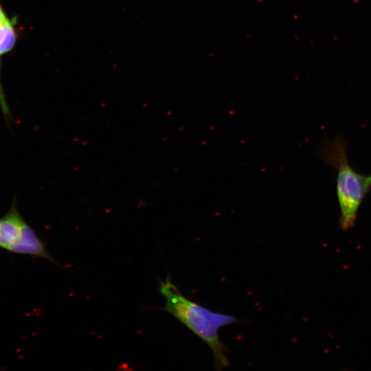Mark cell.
Wrapping results in <instances>:
<instances>
[{
	"instance_id": "cell-1",
	"label": "cell",
	"mask_w": 371,
	"mask_h": 371,
	"mask_svg": "<svg viewBox=\"0 0 371 371\" xmlns=\"http://www.w3.org/2000/svg\"><path fill=\"white\" fill-rule=\"evenodd\" d=\"M159 292L166 300L163 310L172 315L212 349L219 368L228 361L221 341L219 328L238 322L234 315L214 311L182 294L170 277L159 281Z\"/></svg>"
},
{
	"instance_id": "cell-2",
	"label": "cell",
	"mask_w": 371,
	"mask_h": 371,
	"mask_svg": "<svg viewBox=\"0 0 371 371\" xmlns=\"http://www.w3.org/2000/svg\"><path fill=\"white\" fill-rule=\"evenodd\" d=\"M322 157L337 171L336 189L340 208L339 226L347 230L354 225L358 209L371 190V175L358 173L351 167L346 144L341 137L326 144L322 149Z\"/></svg>"
},
{
	"instance_id": "cell-3",
	"label": "cell",
	"mask_w": 371,
	"mask_h": 371,
	"mask_svg": "<svg viewBox=\"0 0 371 371\" xmlns=\"http://www.w3.org/2000/svg\"><path fill=\"white\" fill-rule=\"evenodd\" d=\"M27 224L14 200L9 211L0 218V247L12 252L20 240Z\"/></svg>"
},
{
	"instance_id": "cell-4",
	"label": "cell",
	"mask_w": 371,
	"mask_h": 371,
	"mask_svg": "<svg viewBox=\"0 0 371 371\" xmlns=\"http://www.w3.org/2000/svg\"><path fill=\"white\" fill-rule=\"evenodd\" d=\"M16 40L14 21L8 19L0 25V55L10 52L14 47Z\"/></svg>"
},
{
	"instance_id": "cell-5",
	"label": "cell",
	"mask_w": 371,
	"mask_h": 371,
	"mask_svg": "<svg viewBox=\"0 0 371 371\" xmlns=\"http://www.w3.org/2000/svg\"><path fill=\"white\" fill-rule=\"evenodd\" d=\"M9 19L4 13L3 8L1 5H0V25L4 23L5 21H7Z\"/></svg>"
}]
</instances>
